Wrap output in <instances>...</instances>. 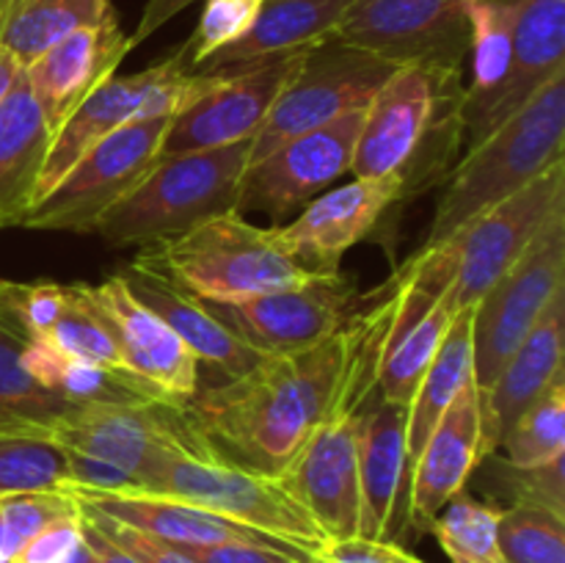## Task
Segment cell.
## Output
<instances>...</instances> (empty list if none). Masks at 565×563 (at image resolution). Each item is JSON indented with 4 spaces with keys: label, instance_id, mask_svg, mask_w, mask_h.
I'll return each mask as SVG.
<instances>
[{
    "label": "cell",
    "instance_id": "1",
    "mask_svg": "<svg viewBox=\"0 0 565 563\" xmlns=\"http://www.w3.org/2000/svg\"><path fill=\"white\" fill-rule=\"evenodd\" d=\"M381 337L384 318L359 309L340 334L263 357L246 373L199 390L185 412L215 456L279 478L320 423L353 412L375 390Z\"/></svg>",
    "mask_w": 565,
    "mask_h": 563
},
{
    "label": "cell",
    "instance_id": "2",
    "mask_svg": "<svg viewBox=\"0 0 565 563\" xmlns=\"http://www.w3.org/2000/svg\"><path fill=\"white\" fill-rule=\"evenodd\" d=\"M461 70L397 66L367 105L351 174L401 182L403 199L447 180L463 149Z\"/></svg>",
    "mask_w": 565,
    "mask_h": 563
},
{
    "label": "cell",
    "instance_id": "3",
    "mask_svg": "<svg viewBox=\"0 0 565 563\" xmlns=\"http://www.w3.org/2000/svg\"><path fill=\"white\" fill-rule=\"evenodd\" d=\"M565 72H557L519 114L502 121L452 166L436 204L423 248L456 237L486 210L522 191L527 182L563 160Z\"/></svg>",
    "mask_w": 565,
    "mask_h": 563
},
{
    "label": "cell",
    "instance_id": "4",
    "mask_svg": "<svg viewBox=\"0 0 565 563\" xmlns=\"http://www.w3.org/2000/svg\"><path fill=\"white\" fill-rule=\"evenodd\" d=\"M132 259L169 276L202 301H237L315 279L287 252L276 226L252 224L235 210L141 246Z\"/></svg>",
    "mask_w": 565,
    "mask_h": 563
},
{
    "label": "cell",
    "instance_id": "5",
    "mask_svg": "<svg viewBox=\"0 0 565 563\" xmlns=\"http://www.w3.org/2000/svg\"><path fill=\"white\" fill-rule=\"evenodd\" d=\"M252 141L160 155L143 180L110 208L94 235L108 246H152L213 215L232 213Z\"/></svg>",
    "mask_w": 565,
    "mask_h": 563
},
{
    "label": "cell",
    "instance_id": "6",
    "mask_svg": "<svg viewBox=\"0 0 565 563\" xmlns=\"http://www.w3.org/2000/svg\"><path fill=\"white\" fill-rule=\"evenodd\" d=\"M47 442L64 453L97 458L149 491L158 475L180 458H213L185 406L166 401L75 406L47 428Z\"/></svg>",
    "mask_w": 565,
    "mask_h": 563
},
{
    "label": "cell",
    "instance_id": "7",
    "mask_svg": "<svg viewBox=\"0 0 565 563\" xmlns=\"http://www.w3.org/2000/svg\"><path fill=\"white\" fill-rule=\"evenodd\" d=\"M218 81V75L188 70L182 44L149 70L108 77L50 138L36 182V202L47 196L61 177L110 132L132 121L174 119L177 114L196 105L204 94L213 92Z\"/></svg>",
    "mask_w": 565,
    "mask_h": 563
},
{
    "label": "cell",
    "instance_id": "8",
    "mask_svg": "<svg viewBox=\"0 0 565 563\" xmlns=\"http://www.w3.org/2000/svg\"><path fill=\"white\" fill-rule=\"evenodd\" d=\"M565 290V210L472 307V381L480 395L533 331L552 298Z\"/></svg>",
    "mask_w": 565,
    "mask_h": 563
},
{
    "label": "cell",
    "instance_id": "9",
    "mask_svg": "<svg viewBox=\"0 0 565 563\" xmlns=\"http://www.w3.org/2000/svg\"><path fill=\"white\" fill-rule=\"evenodd\" d=\"M395 70L390 61L337 39L309 47L296 75L276 97L268 119L252 138L248 163H257L281 144L329 125L337 116L364 108Z\"/></svg>",
    "mask_w": 565,
    "mask_h": 563
},
{
    "label": "cell",
    "instance_id": "10",
    "mask_svg": "<svg viewBox=\"0 0 565 563\" xmlns=\"http://www.w3.org/2000/svg\"><path fill=\"white\" fill-rule=\"evenodd\" d=\"M565 210V160L535 177L497 208L441 243L450 265V301L472 309L483 293L522 257L546 224Z\"/></svg>",
    "mask_w": 565,
    "mask_h": 563
},
{
    "label": "cell",
    "instance_id": "11",
    "mask_svg": "<svg viewBox=\"0 0 565 563\" xmlns=\"http://www.w3.org/2000/svg\"><path fill=\"white\" fill-rule=\"evenodd\" d=\"M149 495L177 497L199 508L232 519L237 524L298 546L312 555L326 541L323 530L303 511L301 502L281 486L279 478L254 472L224 458H180L169 464Z\"/></svg>",
    "mask_w": 565,
    "mask_h": 563
},
{
    "label": "cell",
    "instance_id": "12",
    "mask_svg": "<svg viewBox=\"0 0 565 563\" xmlns=\"http://www.w3.org/2000/svg\"><path fill=\"white\" fill-rule=\"evenodd\" d=\"M169 121L143 119L110 132L61 177L47 196L28 210L20 226L94 235L103 215L116 208L160 158Z\"/></svg>",
    "mask_w": 565,
    "mask_h": 563
},
{
    "label": "cell",
    "instance_id": "13",
    "mask_svg": "<svg viewBox=\"0 0 565 563\" xmlns=\"http://www.w3.org/2000/svg\"><path fill=\"white\" fill-rule=\"evenodd\" d=\"M469 0H353L337 42L395 66L461 70L469 53Z\"/></svg>",
    "mask_w": 565,
    "mask_h": 563
},
{
    "label": "cell",
    "instance_id": "14",
    "mask_svg": "<svg viewBox=\"0 0 565 563\" xmlns=\"http://www.w3.org/2000/svg\"><path fill=\"white\" fill-rule=\"evenodd\" d=\"M254 353L279 357L340 334L364 307L345 274L315 276L303 285L237 301H204Z\"/></svg>",
    "mask_w": 565,
    "mask_h": 563
},
{
    "label": "cell",
    "instance_id": "15",
    "mask_svg": "<svg viewBox=\"0 0 565 563\" xmlns=\"http://www.w3.org/2000/svg\"><path fill=\"white\" fill-rule=\"evenodd\" d=\"M364 108L281 144L257 163H248L237 188L235 213H263L270 221L307 208L334 180L351 171Z\"/></svg>",
    "mask_w": 565,
    "mask_h": 563
},
{
    "label": "cell",
    "instance_id": "16",
    "mask_svg": "<svg viewBox=\"0 0 565 563\" xmlns=\"http://www.w3.org/2000/svg\"><path fill=\"white\" fill-rule=\"evenodd\" d=\"M110 340L125 359L127 373L136 375L154 397L185 406L199 392V359L152 309L143 307L119 274L97 285H75Z\"/></svg>",
    "mask_w": 565,
    "mask_h": 563
},
{
    "label": "cell",
    "instance_id": "17",
    "mask_svg": "<svg viewBox=\"0 0 565 563\" xmlns=\"http://www.w3.org/2000/svg\"><path fill=\"white\" fill-rule=\"evenodd\" d=\"M303 53L265 61L235 75H218L221 81L213 92L169 121L160 155L199 152L252 141L268 119L281 88L296 75Z\"/></svg>",
    "mask_w": 565,
    "mask_h": 563
},
{
    "label": "cell",
    "instance_id": "18",
    "mask_svg": "<svg viewBox=\"0 0 565 563\" xmlns=\"http://www.w3.org/2000/svg\"><path fill=\"white\" fill-rule=\"evenodd\" d=\"M397 202H403V188L392 177H353V182L315 196L290 224L274 226L303 270L312 276H334L342 274L348 248L367 241Z\"/></svg>",
    "mask_w": 565,
    "mask_h": 563
},
{
    "label": "cell",
    "instance_id": "19",
    "mask_svg": "<svg viewBox=\"0 0 565 563\" xmlns=\"http://www.w3.org/2000/svg\"><path fill=\"white\" fill-rule=\"evenodd\" d=\"M279 480L326 539L359 535L356 408L337 412L320 423L298 447Z\"/></svg>",
    "mask_w": 565,
    "mask_h": 563
},
{
    "label": "cell",
    "instance_id": "20",
    "mask_svg": "<svg viewBox=\"0 0 565 563\" xmlns=\"http://www.w3.org/2000/svg\"><path fill=\"white\" fill-rule=\"evenodd\" d=\"M511 66L497 92L469 110L463 152L524 108L557 72H565V0H513Z\"/></svg>",
    "mask_w": 565,
    "mask_h": 563
},
{
    "label": "cell",
    "instance_id": "21",
    "mask_svg": "<svg viewBox=\"0 0 565 563\" xmlns=\"http://www.w3.org/2000/svg\"><path fill=\"white\" fill-rule=\"evenodd\" d=\"M489 456L483 434V395L469 381L425 442L406 486V524L430 530V522L456 495L467 491L480 458Z\"/></svg>",
    "mask_w": 565,
    "mask_h": 563
},
{
    "label": "cell",
    "instance_id": "22",
    "mask_svg": "<svg viewBox=\"0 0 565 563\" xmlns=\"http://www.w3.org/2000/svg\"><path fill=\"white\" fill-rule=\"evenodd\" d=\"M130 36L119 20L70 33L22 70L28 88L50 130H58L130 53Z\"/></svg>",
    "mask_w": 565,
    "mask_h": 563
},
{
    "label": "cell",
    "instance_id": "23",
    "mask_svg": "<svg viewBox=\"0 0 565 563\" xmlns=\"http://www.w3.org/2000/svg\"><path fill=\"white\" fill-rule=\"evenodd\" d=\"M403 467H406V408L370 392L356 408L359 535L397 541Z\"/></svg>",
    "mask_w": 565,
    "mask_h": 563
},
{
    "label": "cell",
    "instance_id": "24",
    "mask_svg": "<svg viewBox=\"0 0 565 563\" xmlns=\"http://www.w3.org/2000/svg\"><path fill=\"white\" fill-rule=\"evenodd\" d=\"M72 495L81 502H86V506L97 508L105 517L143 530V533L169 541L174 546H213L243 541V544L279 546V550L309 557L298 546L285 544L279 539H270V535L259 533V530L237 524L232 519L207 511V508L177 500V497L149 495V491H72Z\"/></svg>",
    "mask_w": 565,
    "mask_h": 563
},
{
    "label": "cell",
    "instance_id": "25",
    "mask_svg": "<svg viewBox=\"0 0 565 563\" xmlns=\"http://www.w3.org/2000/svg\"><path fill=\"white\" fill-rule=\"evenodd\" d=\"M119 276L130 287L132 296L143 307L152 309L196 353L199 362L210 364V368H218L226 379H235V375L246 373L248 368H254L263 359L218 315H213V309L202 298L188 293L185 287L171 282L169 276L158 274V270L138 263V259L125 265L119 270Z\"/></svg>",
    "mask_w": 565,
    "mask_h": 563
},
{
    "label": "cell",
    "instance_id": "26",
    "mask_svg": "<svg viewBox=\"0 0 565 563\" xmlns=\"http://www.w3.org/2000/svg\"><path fill=\"white\" fill-rule=\"evenodd\" d=\"M565 290L552 298L522 346L508 357L494 386L483 395L486 447L494 453L524 408L539 401L563 375Z\"/></svg>",
    "mask_w": 565,
    "mask_h": 563
},
{
    "label": "cell",
    "instance_id": "27",
    "mask_svg": "<svg viewBox=\"0 0 565 563\" xmlns=\"http://www.w3.org/2000/svg\"><path fill=\"white\" fill-rule=\"evenodd\" d=\"M353 0H265L257 22L243 39L210 55L193 72L235 75L265 61L298 55L334 36Z\"/></svg>",
    "mask_w": 565,
    "mask_h": 563
},
{
    "label": "cell",
    "instance_id": "28",
    "mask_svg": "<svg viewBox=\"0 0 565 563\" xmlns=\"http://www.w3.org/2000/svg\"><path fill=\"white\" fill-rule=\"evenodd\" d=\"M53 130L44 121L25 75L0 103V230L20 226L36 202V182L42 174Z\"/></svg>",
    "mask_w": 565,
    "mask_h": 563
},
{
    "label": "cell",
    "instance_id": "29",
    "mask_svg": "<svg viewBox=\"0 0 565 563\" xmlns=\"http://www.w3.org/2000/svg\"><path fill=\"white\" fill-rule=\"evenodd\" d=\"M472 381V309H461L441 342L439 353L430 362L417 395L406 408V467H403L401 508H397V533L406 528V486L412 469L423 453L425 442L430 439L439 419L458 397V392Z\"/></svg>",
    "mask_w": 565,
    "mask_h": 563
},
{
    "label": "cell",
    "instance_id": "30",
    "mask_svg": "<svg viewBox=\"0 0 565 563\" xmlns=\"http://www.w3.org/2000/svg\"><path fill=\"white\" fill-rule=\"evenodd\" d=\"M114 20L110 0H9L0 17V44L28 66L70 33Z\"/></svg>",
    "mask_w": 565,
    "mask_h": 563
},
{
    "label": "cell",
    "instance_id": "31",
    "mask_svg": "<svg viewBox=\"0 0 565 563\" xmlns=\"http://www.w3.org/2000/svg\"><path fill=\"white\" fill-rule=\"evenodd\" d=\"M22 364L28 373L72 406H94V403H141L160 401L136 375L125 370H110L86 359L66 357L55 348L25 342Z\"/></svg>",
    "mask_w": 565,
    "mask_h": 563
},
{
    "label": "cell",
    "instance_id": "32",
    "mask_svg": "<svg viewBox=\"0 0 565 563\" xmlns=\"http://www.w3.org/2000/svg\"><path fill=\"white\" fill-rule=\"evenodd\" d=\"M25 340L0 323V436L47 439V428L70 414L72 403L44 390L22 364Z\"/></svg>",
    "mask_w": 565,
    "mask_h": 563
},
{
    "label": "cell",
    "instance_id": "33",
    "mask_svg": "<svg viewBox=\"0 0 565 563\" xmlns=\"http://www.w3.org/2000/svg\"><path fill=\"white\" fill-rule=\"evenodd\" d=\"M467 20L469 53H472V83L463 86V119H467L469 110L486 103L497 92L502 77L508 75L516 3L513 0H469Z\"/></svg>",
    "mask_w": 565,
    "mask_h": 563
},
{
    "label": "cell",
    "instance_id": "34",
    "mask_svg": "<svg viewBox=\"0 0 565 563\" xmlns=\"http://www.w3.org/2000/svg\"><path fill=\"white\" fill-rule=\"evenodd\" d=\"M565 458L541 467H513L500 453L480 458L472 478L497 508H546L565 517Z\"/></svg>",
    "mask_w": 565,
    "mask_h": 563
},
{
    "label": "cell",
    "instance_id": "35",
    "mask_svg": "<svg viewBox=\"0 0 565 563\" xmlns=\"http://www.w3.org/2000/svg\"><path fill=\"white\" fill-rule=\"evenodd\" d=\"M497 522L500 508L461 491L430 522V533L450 563H505L497 539Z\"/></svg>",
    "mask_w": 565,
    "mask_h": 563
},
{
    "label": "cell",
    "instance_id": "36",
    "mask_svg": "<svg viewBox=\"0 0 565 563\" xmlns=\"http://www.w3.org/2000/svg\"><path fill=\"white\" fill-rule=\"evenodd\" d=\"M497 453L513 467H541L565 458V375L524 408Z\"/></svg>",
    "mask_w": 565,
    "mask_h": 563
},
{
    "label": "cell",
    "instance_id": "37",
    "mask_svg": "<svg viewBox=\"0 0 565 563\" xmlns=\"http://www.w3.org/2000/svg\"><path fill=\"white\" fill-rule=\"evenodd\" d=\"M497 539L505 563H565V517L546 508H500Z\"/></svg>",
    "mask_w": 565,
    "mask_h": 563
},
{
    "label": "cell",
    "instance_id": "38",
    "mask_svg": "<svg viewBox=\"0 0 565 563\" xmlns=\"http://www.w3.org/2000/svg\"><path fill=\"white\" fill-rule=\"evenodd\" d=\"M47 489H70L64 450L36 436H0V495Z\"/></svg>",
    "mask_w": 565,
    "mask_h": 563
},
{
    "label": "cell",
    "instance_id": "39",
    "mask_svg": "<svg viewBox=\"0 0 565 563\" xmlns=\"http://www.w3.org/2000/svg\"><path fill=\"white\" fill-rule=\"evenodd\" d=\"M75 511L77 500L66 489L0 495V563H14L39 530Z\"/></svg>",
    "mask_w": 565,
    "mask_h": 563
},
{
    "label": "cell",
    "instance_id": "40",
    "mask_svg": "<svg viewBox=\"0 0 565 563\" xmlns=\"http://www.w3.org/2000/svg\"><path fill=\"white\" fill-rule=\"evenodd\" d=\"M70 304V285L0 279V323L25 342L47 337Z\"/></svg>",
    "mask_w": 565,
    "mask_h": 563
},
{
    "label": "cell",
    "instance_id": "41",
    "mask_svg": "<svg viewBox=\"0 0 565 563\" xmlns=\"http://www.w3.org/2000/svg\"><path fill=\"white\" fill-rule=\"evenodd\" d=\"M39 346L55 348V351L66 353V357L86 359V362L103 364V368L110 370H125L127 373L119 348L110 340V334L99 323L97 315L88 309V304L77 296L75 285H70V304L61 312V318L55 320L53 329L47 331V337L39 340Z\"/></svg>",
    "mask_w": 565,
    "mask_h": 563
},
{
    "label": "cell",
    "instance_id": "42",
    "mask_svg": "<svg viewBox=\"0 0 565 563\" xmlns=\"http://www.w3.org/2000/svg\"><path fill=\"white\" fill-rule=\"evenodd\" d=\"M263 3L265 0H204L196 31L182 44L188 70L193 72L210 55L246 36L254 22H257L259 11H263Z\"/></svg>",
    "mask_w": 565,
    "mask_h": 563
},
{
    "label": "cell",
    "instance_id": "43",
    "mask_svg": "<svg viewBox=\"0 0 565 563\" xmlns=\"http://www.w3.org/2000/svg\"><path fill=\"white\" fill-rule=\"evenodd\" d=\"M77 508H81V513L86 517V522H92L110 544H116L121 552H127L136 563H196L185 550H180V546L169 544V541L163 539H154V535L143 533V530L138 528H130V524L125 522H116V519L105 517L97 508L86 506V502L77 500Z\"/></svg>",
    "mask_w": 565,
    "mask_h": 563
},
{
    "label": "cell",
    "instance_id": "44",
    "mask_svg": "<svg viewBox=\"0 0 565 563\" xmlns=\"http://www.w3.org/2000/svg\"><path fill=\"white\" fill-rule=\"evenodd\" d=\"M88 541L83 513L77 508L70 517L39 530L20 550L14 563H86Z\"/></svg>",
    "mask_w": 565,
    "mask_h": 563
},
{
    "label": "cell",
    "instance_id": "45",
    "mask_svg": "<svg viewBox=\"0 0 565 563\" xmlns=\"http://www.w3.org/2000/svg\"><path fill=\"white\" fill-rule=\"evenodd\" d=\"M307 563H425L403 550L397 541H375L353 535V539H326L309 555Z\"/></svg>",
    "mask_w": 565,
    "mask_h": 563
},
{
    "label": "cell",
    "instance_id": "46",
    "mask_svg": "<svg viewBox=\"0 0 565 563\" xmlns=\"http://www.w3.org/2000/svg\"><path fill=\"white\" fill-rule=\"evenodd\" d=\"M196 563H307L309 557L279 550L268 544H213V546H180Z\"/></svg>",
    "mask_w": 565,
    "mask_h": 563
},
{
    "label": "cell",
    "instance_id": "47",
    "mask_svg": "<svg viewBox=\"0 0 565 563\" xmlns=\"http://www.w3.org/2000/svg\"><path fill=\"white\" fill-rule=\"evenodd\" d=\"M193 3H199V0H147V3H143L141 17H138L136 31H132V36H130L132 47H138L143 39L152 36L154 31H160L166 22L174 20L180 11H185L188 6H193Z\"/></svg>",
    "mask_w": 565,
    "mask_h": 563
},
{
    "label": "cell",
    "instance_id": "48",
    "mask_svg": "<svg viewBox=\"0 0 565 563\" xmlns=\"http://www.w3.org/2000/svg\"><path fill=\"white\" fill-rule=\"evenodd\" d=\"M83 524H86V541H88V557L86 563H136L127 552H121L119 546L110 544L92 522H86L83 517Z\"/></svg>",
    "mask_w": 565,
    "mask_h": 563
},
{
    "label": "cell",
    "instance_id": "49",
    "mask_svg": "<svg viewBox=\"0 0 565 563\" xmlns=\"http://www.w3.org/2000/svg\"><path fill=\"white\" fill-rule=\"evenodd\" d=\"M22 70H25V66H22L20 61H17L14 55H11L9 50H6L3 44H0V103H3L6 94H9L11 88H14V83L20 81Z\"/></svg>",
    "mask_w": 565,
    "mask_h": 563
},
{
    "label": "cell",
    "instance_id": "50",
    "mask_svg": "<svg viewBox=\"0 0 565 563\" xmlns=\"http://www.w3.org/2000/svg\"><path fill=\"white\" fill-rule=\"evenodd\" d=\"M6 3H9V0H0V17H3V9H6Z\"/></svg>",
    "mask_w": 565,
    "mask_h": 563
}]
</instances>
